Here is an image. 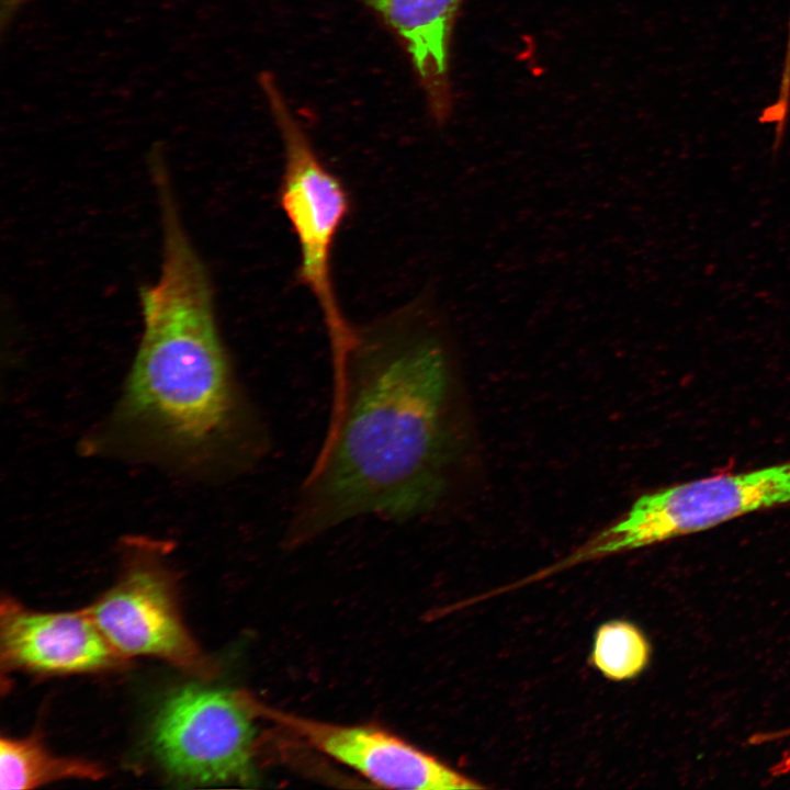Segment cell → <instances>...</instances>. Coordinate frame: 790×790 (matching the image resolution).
I'll use <instances>...</instances> for the list:
<instances>
[{
	"label": "cell",
	"instance_id": "8992f818",
	"mask_svg": "<svg viewBox=\"0 0 790 790\" xmlns=\"http://www.w3.org/2000/svg\"><path fill=\"white\" fill-rule=\"evenodd\" d=\"M260 712L291 730L316 751L353 769L376 786L408 790L482 789L436 756L380 726L315 721L272 710Z\"/></svg>",
	"mask_w": 790,
	"mask_h": 790
},
{
	"label": "cell",
	"instance_id": "7c38bea8",
	"mask_svg": "<svg viewBox=\"0 0 790 790\" xmlns=\"http://www.w3.org/2000/svg\"><path fill=\"white\" fill-rule=\"evenodd\" d=\"M29 0H1V18L9 20Z\"/></svg>",
	"mask_w": 790,
	"mask_h": 790
},
{
	"label": "cell",
	"instance_id": "ba28073f",
	"mask_svg": "<svg viewBox=\"0 0 790 790\" xmlns=\"http://www.w3.org/2000/svg\"><path fill=\"white\" fill-rule=\"evenodd\" d=\"M0 650L2 665L45 674L104 670L123 658L87 609L37 612L10 598L1 603Z\"/></svg>",
	"mask_w": 790,
	"mask_h": 790
},
{
	"label": "cell",
	"instance_id": "30bf717a",
	"mask_svg": "<svg viewBox=\"0 0 790 790\" xmlns=\"http://www.w3.org/2000/svg\"><path fill=\"white\" fill-rule=\"evenodd\" d=\"M103 775V769L94 763L52 754L35 736L1 738L2 790L32 789L64 779L97 780Z\"/></svg>",
	"mask_w": 790,
	"mask_h": 790
},
{
	"label": "cell",
	"instance_id": "52a82bcc",
	"mask_svg": "<svg viewBox=\"0 0 790 790\" xmlns=\"http://www.w3.org/2000/svg\"><path fill=\"white\" fill-rule=\"evenodd\" d=\"M87 611L123 657L150 655L193 672L205 669L181 620L171 582L158 565L132 564Z\"/></svg>",
	"mask_w": 790,
	"mask_h": 790
},
{
	"label": "cell",
	"instance_id": "8fae6325",
	"mask_svg": "<svg viewBox=\"0 0 790 790\" xmlns=\"http://www.w3.org/2000/svg\"><path fill=\"white\" fill-rule=\"evenodd\" d=\"M651 646L633 623L613 620L601 624L594 639L590 663L616 681L639 676L648 665Z\"/></svg>",
	"mask_w": 790,
	"mask_h": 790
},
{
	"label": "cell",
	"instance_id": "4fadbf2b",
	"mask_svg": "<svg viewBox=\"0 0 790 790\" xmlns=\"http://www.w3.org/2000/svg\"><path fill=\"white\" fill-rule=\"evenodd\" d=\"M789 731H790V729H789Z\"/></svg>",
	"mask_w": 790,
	"mask_h": 790
},
{
	"label": "cell",
	"instance_id": "5b68a950",
	"mask_svg": "<svg viewBox=\"0 0 790 790\" xmlns=\"http://www.w3.org/2000/svg\"><path fill=\"white\" fill-rule=\"evenodd\" d=\"M259 702L236 690L185 686L160 704L149 742L173 778L189 783L255 781Z\"/></svg>",
	"mask_w": 790,
	"mask_h": 790
},
{
	"label": "cell",
	"instance_id": "9c48e42d",
	"mask_svg": "<svg viewBox=\"0 0 790 790\" xmlns=\"http://www.w3.org/2000/svg\"><path fill=\"white\" fill-rule=\"evenodd\" d=\"M391 31L405 50L433 120L444 123L452 110L450 47L463 0H360Z\"/></svg>",
	"mask_w": 790,
	"mask_h": 790
},
{
	"label": "cell",
	"instance_id": "277c9868",
	"mask_svg": "<svg viewBox=\"0 0 790 790\" xmlns=\"http://www.w3.org/2000/svg\"><path fill=\"white\" fill-rule=\"evenodd\" d=\"M259 81L283 143L279 202L297 241L298 279L319 307L329 345L337 343L353 327L341 313L331 278L332 248L350 211V198L319 159L272 75L262 72Z\"/></svg>",
	"mask_w": 790,
	"mask_h": 790
},
{
	"label": "cell",
	"instance_id": "3957f363",
	"mask_svg": "<svg viewBox=\"0 0 790 790\" xmlns=\"http://www.w3.org/2000/svg\"><path fill=\"white\" fill-rule=\"evenodd\" d=\"M790 506V460L669 485L641 495L617 521L571 553L582 564Z\"/></svg>",
	"mask_w": 790,
	"mask_h": 790
},
{
	"label": "cell",
	"instance_id": "7a4b0ae2",
	"mask_svg": "<svg viewBox=\"0 0 790 790\" xmlns=\"http://www.w3.org/2000/svg\"><path fill=\"white\" fill-rule=\"evenodd\" d=\"M158 205L160 272L139 290L144 329L125 408L172 442L219 443L242 461L257 462L270 450V436L235 377L216 323L207 269L176 195L162 194Z\"/></svg>",
	"mask_w": 790,
	"mask_h": 790
},
{
	"label": "cell",
	"instance_id": "6da1fadb",
	"mask_svg": "<svg viewBox=\"0 0 790 790\" xmlns=\"http://www.w3.org/2000/svg\"><path fill=\"white\" fill-rule=\"evenodd\" d=\"M440 325L428 317L353 327L330 349L328 425L293 504L287 544L357 518H419L444 501L459 433Z\"/></svg>",
	"mask_w": 790,
	"mask_h": 790
}]
</instances>
